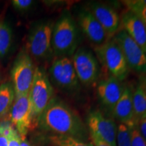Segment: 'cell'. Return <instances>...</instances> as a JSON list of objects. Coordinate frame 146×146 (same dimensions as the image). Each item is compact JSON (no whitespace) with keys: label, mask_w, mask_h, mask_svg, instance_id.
<instances>
[{"label":"cell","mask_w":146,"mask_h":146,"mask_svg":"<svg viewBox=\"0 0 146 146\" xmlns=\"http://www.w3.org/2000/svg\"><path fill=\"white\" fill-rule=\"evenodd\" d=\"M112 39L121 50L129 69L141 74L146 73V54L125 31L120 28Z\"/></svg>","instance_id":"obj_9"},{"label":"cell","mask_w":146,"mask_h":146,"mask_svg":"<svg viewBox=\"0 0 146 146\" xmlns=\"http://www.w3.org/2000/svg\"><path fill=\"white\" fill-rule=\"evenodd\" d=\"M123 2L127 9L136 14L146 25V5L141 3L140 0H127Z\"/></svg>","instance_id":"obj_22"},{"label":"cell","mask_w":146,"mask_h":146,"mask_svg":"<svg viewBox=\"0 0 146 146\" xmlns=\"http://www.w3.org/2000/svg\"><path fill=\"white\" fill-rule=\"evenodd\" d=\"M79 28L69 13H64L54 25L52 45L53 54L58 57L72 56L80 42Z\"/></svg>","instance_id":"obj_2"},{"label":"cell","mask_w":146,"mask_h":146,"mask_svg":"<svg viewBox=\"0 0 146 146\" xmlns=\"http://www.w3.org/2000/svg\"><path fill=\"white\" fill-rule=\"evenodd\" d=\"M50 76L53 83L66 92L73 94L80 88V82L70 57L56 58L50 68Z\"/></svg>","instance_id":"obj_8"},{"label":"cell","mask_w":146,"mask_h":146,"mask_svg":"<svg viewBox=\"0 0 146 146\" xmlns=\"http://www.w3.org/2000/svg\"><path fill=\"white\" fill-rule=\"evenodd\" d=\"M12 2L14 8L19 11L29 10L33 4V1L32 0H14Z\"/></svg>","instance_id":"obj_24"},{"label":"cell","mask_w":146,"mask_h":146,"mask_svg":"<svg viewBox=\"0 0 146 146\" xmlns=\"http://www.w3.org/2000/svg\"><path fill=\"white\" fill-rule=\"evenodd\" d=\"M9 140L8 138L0 135V146H8Z\"/></svg>","instance_id":"obj_28"},{"label":"cell","mask_w":146,"mask_h":146,"mask_svg":"<svg viewBox=\"0 0 146 146\" xmlns=\"http://www.w3.org/2000/svg\"><path fill=\"white\" fill-rule=\"evenodd\" d=\"M35 68L32 58L28 53L23 51L18 54L11 71L15 97L29 94Z\"/></svg>","instance_id":"obj_7"},{"label":"cell","mask_w":146,"mask_h":146,"mask_svg":"<svg viewBox=\"0 0 146 146\" xmlns=\"http://www.w3.org/2000/svg\"><path fill=\"white\" fill-rule=\"evenodd\" d=\"M15 98L12 83L6 82L0 85V120L10 112Z\"/></svg>","instance_id":"obj_18"},{"label":"cell","mask_w":146,"mask_h":146,"mask_svg":"<svg viewBox=\"0 0 146 146\" xmlns=\"http://www.w3.org/2000/svg\"><path fill=\"white\" fill-rule=\"evenodd\" d=\"M140 1H141V3H143V5H146V0H140Z\"/></svg>","instance_id":"obj_30"},{"label":"cell","mask_w":146,"mask_h":146,"mask_svg":"<svg viewBox=\"0 0 146 146\" xmlns=\"http://www.w3.org/2000/svg\"><path fill=\"white\" fill-rule=\"evenodd\" d=\"M133 125L119 123L117 126L116 146H131V129Z\"/></svg>","instance_id":"obj_21"},{"label":"cell","mask_w":146,"mask_h":146,"mask_svg":"<svg viewBox=\"0 0 146 146\" xmlns=\"http://www.w3.org/2000/svg\"><path fill=\"white\" fill-rule=\"evenodd\" d=\"M54 25L51 21L38 23L31 29L27 39V53L38 60L47 59L53 54L52 39Z\"/></svg>","instance_id":"obj_5"},{"label":"cell","mask_w":146,"mask_h":146,"mask_svg":"<svg viewBox=\"0 0 146 146\" xmlns=\"http://www.w3.org/2000/svg\"><path fill=\"white\" fill-rule=\"evenodd\" d=\"M21 139V146H33L27 141L26 137H20Z\"/></svg>","instance_id":"obj_29"},{"label":"cell","mask_w":146,"mask_h":146,"mask_svg":"<svg viewBox=\"0 0 146 146\" xmlns=\"http://www.w3.org/2000/svg\"><path fill=\"white\" fill-rule=\"evenodd\" d=\"M9 145L8 146H21V139L16 129H14L10 137L8 138Z\"/></svg>","instance_id":"obj_26"},{"label":"cell","mask_w":146,"mask_h":146,"mask_svg":"<svg viewBox=\"0 0 146 146\" xmlns=\"http://www.w3.org/2000/svg\"><path fill=\"white\" fill-rule=\"evenodd\" d=\"M10 120L20 137H26L35 127L29 96L15 97L10 111Z\"/></svg>","instance_id":"obj_10"},{"label":"cell","mask_w":146,"mask_h":146,"mask_svg":"<svg viewBox=\"0 0 146 146\" xmlns=\"http://www.w3.org/2000/svg\"><path fill=\"white\" fill-rule=\"evenodd\" d=\"M139 129L140 133H141L142 137L146 142V117L139 123Z\"/></svg>","instance_id":"obj_27"},{"label":"cell","mask_w":146,"mask_h":146,"mask_svg":"<svg viewBox=\"0 0 146 146\" xmlns=\"http://www.w3.org/2000/svg\"><path fill=\"white\" fill-rule=\"evenodd\" d=\"M88 10L99 22L110 38L119 31L120 17L114 9L103 3H92Z\"/></svg>","instance_id":"obj_14"},{"label":"cell","mask_w":146,"mask_h":146,"mask_svg":"<svg viewBox=\"0 0 146 146\" xmlns=\"http://www.w3.org/2000/svg\"><path fill=\"white\" fill-rule=\"evenodd\" d=\"M98 60L106 69L110 76L123 82L127 78L129 69L121 50L112 39L94 47Z\"/></svg>","instance_id":"obj_3"},{"label":"cell","mask_w":146,"mask_h":146,"mask_svg":"<svg viewBox=\"0 0 146 146\" xmlns=\"http://www.w3.org/2000/svg\"><path fill=\"white\" fill-rule=\"evenodd\" d=\"M89 140L94 146H111L102 139L94 135V133H89Z\"/></svg>","instance_id":"obj_25"},{"label":"cell","mask_w":146,"mask_h":146,"mask_svg":"<svg viewBox=\"0 0 146 146\" xmlns=\"http://www.w3.org/2000/svg\"><path fill=\"white\" fill-rule=\"evenodd\" d=\"M125 87L123 82L112 76L98 83L97 95L106 116L110 117L112 110L122 96Z\"/></svg>","instance_id":"obj_12"},{"label":"cell","mask_w":146,"mask_h":146,"mask_svg":"<svg viewBox=\"0 0 146 146\" xmlns=\"http://www.w3.org/2000/svg\"><path fill=\"white\" fill-rule=\"evenodd\" d=\"M131 146H146V142L140 133L138 125H134L131 129Z\"/></svg>","instance_id":"obj_23"},{"label":"cell","mask_w":146,"mask_h":146,"mask_svg":"<svg viewBox=\"0 0 146 146\" xmlns=\"http://www.w3.org/2000/svg\"><path fill=\"white\" fill-rule=\"evenodd\" d=\"M50 140L55 146H94L91 142L82 141L70 137L51 135Z\"/></svg>","instance_id":"obj_20"},{"label":"cell","mask_w":146,"mask_h":146,"mask_svg":"<svg viewBox=\"0 0 146 146\" xmlns=\"http://www.w3.org/2000/svg\"><path fill=\"white\" fill-rule=\"evenodd\" d=\"M120 28L141 47L146 54V25L131 10L124 11L120 17Z\"/></svg>","instance_id":"obj_15"},{"label":"cell","mask_w":146,"mask_h":146,"mask_svg":"<svg viewBox=\"0 0 146 146\" xmlns=\"http://www.w3.org/2000/svg\"><path fill=\"white\" fill-rule=\"evenodd\" d=\"M134 123L139 125L146 117V78L142 74L136 88L133 91Z\"/></svg>","instance_id":"obj_17"},{"label":"cell","mask_w":146,"mask_h":146,"mask_svg":"<svg viewBox=\"0 0 146 146\" xmlns=\"http://www.w3.org/2000/svg\"><path fill=\"white\" fill-rule=\"evenodd\" d=\"M12 31L7 24L0 22V56H4L12 43Z\"/></svg>","instance_id":"obj_19"},{"label":"cell","mask_w":146,"mask_h":146,"mask_svg":"<svg viewBox=\"0 0 146 146\" xmlns=\"http://www.w3.org/2000/svg\"><path fill=\"white\" fill-rule=\"evenodd\" d=\"M71 58L80 83L84 86H92L98 83L100 76L99 61L89 50L80 47Z\"/></svg>","instance_id":"obj_6"},{"label":"cell","mask_w":146,"mask_h":146,"mask_svg":"<svg viewBox=\"0 0 146 146\" xmlns=\"http://www.w3.org/2000/svg\"><path fill=\"white\" fill-rule=\"evenodd\" d=\"M29 96L32 106L34 124L36 127L39 116L54 98V88L49 76L40 67H36Z\"/></svg>","instance_id":"obj_4"},{"label":"cell","mask_w":146,"mask_h":146,"mask_svg":"<svg viewBox=\"0 0 146 146\" xmlns=\"http://www.w3.org/2000/svg\"><path fill=\"white\" fill-rule=\"evenodd\" d=\"M132 87L125 86L122 96L112 110L110 118L120 123L134 125V112L133 106Z\"/></svg>","instance_id":"obj_16"},{"label":"cell","mask_w":146,"mask_h":146,"mask_svg":"<svg viewBox=\"0 0 146 146\" xmlns=\"http://www.w3.org/2000/svg\"><path fill=\"white\" fill-rule=\"evenodd\" d=\"M41 130L53 135L70 137L88 142L89 132L78 113L60 98H54L37 119Z\"/></svg>","instance_id":"obj_1"},{"label":"cell","mask_w":146,"mask_h":146,"mask_svg":"<svg viewBox=\"0 0 146 146\" xmlns=\"http://www.w3.org/2000/svg\"><path fill=\"white\" fill-rule=\"evenodd\" d=\"M77 23L83 33L95 47L100 46L110 39L102 25L89 10L83 9L78 12Z\"/></svg>","instance_id":"obj_13"},{"label":"cell","mask_w":146,"mask_h":146,"mask_svg":"<svg viewBox=\"0 0 146 146\" xmlns=\"http://www.w3.org/2000/svg\"><path fill=\"white\" fill-rule=\"evenodd\" d=\"M87 124L89 133H94L111 146H116L117 125L113 118L99 110H94L87 115Z\"/></svg>","instance_id":"obj_11"}]
</instances>
